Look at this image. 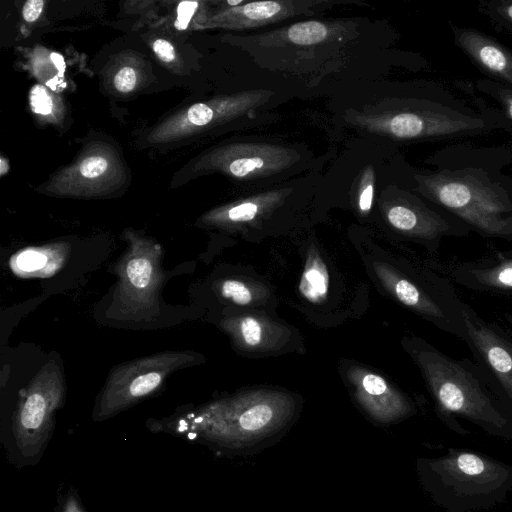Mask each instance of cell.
<instances>
[{
  "mask_svg": "<svg viewBox=\"0 0 512 512\" xmlns=\"http://www.w3.org/2000/svg\"><path fill=\"white\" fill-rule=\"evenodd\" d=\"M222 326L239 344L250 349L263 347L269 341V332L272 331L267 323L254 316L226 319L222 322Z\"/></svg>",
  "mask_w": 512,
  "mask_h": 512,
  "instance_id": "9a60e30c",
  "label": "cell"
},
{
  "mask_svg": "<svg viewBox=\"0 0 512 512\" xmlns=\"http://www.w3.org/2000/svg\"><path fill=\"white\" fill-rule=\"evenodd\" d=\"M272 416L273 412L268 404H256L240 415L239 424L246 430H257L265 426Z\"/></svg>",
  "mask_w": 512,
  "mask_h": 512,
  "instance_id": "44dd1931",
  "label": "cell"
},
{
  "mask_svg": "<svg viewBox=\"0 0 512 512\" xmlns=\"http://www.w3.org/2000/svg\"><path fill=\"white\" fill-rule=\"evenodd\" d=\"M310 3L292 1H257L230 7L220 14L221 23L234 28H251L278 22L304 12Z\"/></svg>",
  "mask_w": 512,
  "mask_h": 512,
  "instance_id": "7c38bea8",
  "label": "cell"
},
{
  "mask_svg": "<svg viewBox=\"0 0 512 512\" xmlns=\"http://www.w3.org/2000/svg\"><path fill=\"white\" fill-rule=\"evenodd\" d=\"M287 38L295 44H314L327 37L328 29L324 23L308 21L297 23L287 29Z\"/></svg>",
  "mask_w": 512,
  "mask_h": 512,
  "instance_id": "e0dca14e",
  "label": "cell"
},
{
  "mask_svg": "<svg viewBox=\"0 0 512 512\" xmlns=\"http://www.w3.org/2000/svg\"><path fill=\"white\" fill-rule=\"evenodd\" d=\"M415 178L424 197L471 229L512 241V197L482 172L445 170Z\"/></svg>",
  "mask_w": 512,
  "mask_h": 512,
  "instance_id": "7a4b0ae2",
  "label": "cell"
},
{
  "mask_svg": "<svg viewBox=\"0 0 512 512\" xmlns=\"http://www.w3.org/2000/svg\"><path fill=\"white\" fill-rule=\"evenodd\" d=\"M407 348L442 410L488 429L504 430L511 426L500 406L501 400L477 363L451 358L419 338L409 339Z\"/></svg>",
  "mask_w": 512,
  "mask_h": 512,
  "instance_id": "6da1fadb",
  "label": "cell"
},
{
  "mask_svg": "<svg viewBox=\"0 0 512 512\" xmlns=\"http://www.w3.org/2000/svg\"><path fill=\"white\" fill-rule=\"evenodd\" d=\"M450 464L461 475L467 477H488L491 474V468H494V466L488 465L482 458L470 453L460 454Z\"/></svg>",
  "mask_w": 512,
  "mask_h": 512,
  "instance_id": "ac0fdd59",
  "label": "cell"
},
{
  "mask_svg": "<svg viewBox=\"0 0 512 512\" xmlns=\"http://www.w3.org/2000/svg\"><path fill=\"white\" fill-rule=\"evenodd\" d=\"M458 284L483 293L512 297V253L497 252L494 256L467 261L449 268Z\"/></svg>",
  "mask_w": 512,
  "mask_h": 512,
  "instance_id": "30bf717a",
  "label": "cell"
},
{
  "mask_svg": "<svg viewBox=\"0 0 512 512\" xmlns=\"http://www.w3.org/2000/svg\"><path fill=\"white\" fill-rule=\"evenodd\" d=\"M44 7L42 0H29L27 1L22 10L23 18L27 22H34L39 18Z\"/></svg>",
  "mask_w": 512,
  "mask_h": 512,
  "instance_id": "4316f807",
  "label": "cell"
},
{
  "mask_svg": "<svg viewBox=\"0 0 512 512\" xmlns=\"http://www.w3.org/2000/svg\"><path fill=\"white\" fill-rule=\"evenodd\" d=\"M201 358L188 350L163 351L116 365L99 394V414L111 415L152 396L172 373L198 364Z\"/></svg>",
  "mask_w": 512,
  "mask_h": 512,
  "instance_id": "277c9868",
  "label": "cell"
},
{
  "mask_svg": "<svg viewBox=\"0 0 512 512\" xmlns=\"http://www.w3.org/2000/svg\"><path fill=\"white\" fill-rule=\"evenodd\" d=\"M66 381L55 360L44 364L24 390L16 412L18 428L35 432L49 424L53 412L63 403Z\"/></svg>",
  "mask_w": 512,
  "mask_h": 512,
  "instance_id": "9c48e42d",
  "label": "cell"
},
{
  "mask_svg": "<svg viewBox=\"0 0 512 512\" xmlns=\"http://www.w3.org/2000/svg\"><path fill=\"white\" fill-rule=\"evenodd\" d=\"M374 174L372 170L365 171V176L360 179L357 193V206L362 214H367L372 207L374 198Z\"/></svg>",
  "mask_w": 512,
  "mask_h": 512,
  "instance_id": "603a6c76",
  "label": "cell"
},
{
  "mask_svg": "<svg viewBox=\"0 0 512 512\" xmlns=\"http://www.w3.org/2000/svg\"><path fill=\"white\" fill-rule=\"evenodd\" d=\"M485 13L497 23L512 30V1L496 0L485 3Z\"/></svg>",
  "mask_w": 512,
  "mask_h": 512,
  "instance_id": "cb8c5ba5",
  "label": "cell"
},
{
  "mask_svg": "<svg viewBox=\"0 0 512 512\" xmlns=\"http://www.w3.org/2000/svg\"><path fill=\"white\" fill-rule=\"evenodd\" d=\"M5 167H7L5 165V161H4V159H1V171H0L1 175H4L7 172V168H5Z\"/></svg>",
  "mask_w": 512,
  "mask_h": 512,
  "instance_id": "83f0119b",
  "label": "cell"
},
{
  "mask_svg": "<svg viewBox=\"0 0 512 512\" xmlns=\"http://www.w3.org/2000/svg\"><path fill=\"white\" fill-rule=\"evenodd\" d=\"M220 295L237 305H249L254 299V291L246 283L237 279H226L219 285Z\"/></svg>",
  "mask_w": 512,
  "mask_h": 512,
  "instance_id": "d6986e66",
  "label": "cell"
},
{
  "mask_svg": "<svg viewBox=\"0 0 512 512\" xmlns=\"http://www.w3.org/2000/svg\"><path fill=\"white\" fill-rule=\"evenodd\" d=\"M70 245L64 242L28 247L11 256L9 265L20 277H50L67 262Z\"/></svg>",
  "mask_w": 512,
  "mask_h": 512,
  "instance_id": "5bb4252c",
  "label": "cell"
},
{
  "mask_svg": "<svg viewBox=\"0 0 512 512\" xmlns=\"http://www.w3.org/2000/svg\"><path fill=\"white\" fill-rule=\"evenodd\" d=\"M294 187L295 185L281 186L277 189L252 195L210 212L203 218V221L209 225L222 227L250 223L262 216L265 211L271 210L274 206L282 203L284 197L291 194Z\"/></svg>",
  "mask_w": 512,
  "mask_h": 512,
  "instance_id": "4fadbf2b",
  "label": "cell"
},
{
  "mask_svg": "<svg viewBox=\"0 0 512 512\" xmlns=\"http://www.w3.org/2000/svg\"><path fill=\"white\" fill-rule=\"evenodd\" d=\"M456 45L483 71L512 86V52L473 28L451 25Z\"/></svg>",
  "mask_w": 512,
  "mask_h": 512,
  "instance_id": "8fae6325",
  "label": "cell"
},
{
  "mask_svg": "<svg viewBox=\"0 0 512 512\" xmlns=\"http://www.w3.org/2000/svg\"><path fill=\"white\" fill-rule=\"evenodd\" d=\"M489 322L462 302L463 340L498 398L512 405V316Z\"/></svg>",
  "mask_w": 512,
  "mask_h": 512,
  "instance_id": "5b68a950",
  "label": "cell"
},
{
  "mask_svg": "<svg viewBox=\"0 0 512 512\" xmlns=\"http://www.w3.org/2000/svg\"><path fill=\"white\" fill-rule=\"evenodd\" d=\"M385 216L396 230L423 240L430 249L437 248L443 237H462L471 228L447 212H440L425 205L418 198L406 193L386 205Z\"/></svg>",
  "mask_w": 512,
  "mask_h": 512,
  "instance_id": "52a82bcc",
  "label": "cell"
},
{
  "mask_svg": "<svg viewBox=\"0 0 512 512\" xmlns=\"http://www.w3.org/2000/svg\"><path fill=\"white\" fill-rule=\"evenodd\" d=\"M123 254L112 266L117 276L113 307L131 320H151L160 311L159 295L164 283L163 249L159 243L126 230Z\"/></svg>",
  "mask_w": 512,
  "mask_h": 512,
  "instance_id": "3957f363",
  "label": "cell"
},
{
  "mask_svg": "<svg viewBox=\"0 0 512 512\" xmlns=\"http://www.w3.org/2000/svg\"><path fill=\"white\" fill-rule=\"evenodd\" d=\"M329 276L320 258L314 257L307 262L300 281V292L308 300L317 302L325 298L328 291Z\"/></svg>",
  "mask_w": 512,
  "mask_h": 512,
  "instance_id": "2e32d148",
  "label": "cell"
},
{
  "mask_svg": "<svg viewBox=\"0 0 512 512\" xmlns=\"http://www.w3.org/2000/svg\"><path fill=\"white\" fill-rule=\"evenodd\" d=\"M153 51L163 62H172L175 58V51L172 44L165 39H157L153 43Z\"/></svg>",
  "mask_w": 512,
  "mask_h": 512,
  "instance_id": "484cf974",
  "label": "cell"
},
{
  "mask_svg": "<svg viewBox=\"0 0 512 512\" xmlns=\"http://www.w3.org/2000/svg\"><path fill=\"white\" fill-rule=\"evenodd\" d=\"M109 164L106 157L99 154L87 156L78 165V174L84 180H94L105 174Z\"/></svg>",
  "mask_w": 512,
  "mask_h": 512,
  "instance_id": "7402d4cb",
  "label": "cell"
},
{
  "mask_svg": "<svg viewBox=\"0 0 512 512\" xmlns=\"http://www.w3.org/2000/svg\"><path fill=\"white\" fill-rule=\"evenodd\" d=\"M136 82V71L128 66L121 68L114 77V86L122 93L132 91L136 86Z\"/></svg>",
  "mask_w": 512,
  "mask_h": 512,
  "instance_id": "d4e9b609",
  "label": "cell"
},
{
  "mask_svg": "<svg viewBox=\"0 0 512 512\" xmlns=\"http://www.w3.org/2000/svg\"><path fill=\"white\" fill-rule=\"evenodd\" d=\"M220 169L250 185L272 183L300 170L298 150L274 143L246 142L229 145L219 152Z\"/></svg>",
  "mask_w": 512,
  "mask_h": 512,
  "instance_id": "8992f818",
  "label": "cell"
},
{
  "mask_svg": "<svg viewBox=\"0 0 512 512\" xmlns=\"http://www.w3.org/2000/svg\"><path fill=\"white\" fill-rule=\"evenodd\" d=\"M264 97L259 91H250L216 99L209 103L193 104L161 124L151 134V138L154 142L170 141L210 124L233 120L240 115L249 113Z\"/></svg>",
  "mask_w": 512,
  "mask_h": 512,
  "instance_id": "ba28073f",
  "label": "cell"
},
{
  "mask_svg": "<svg viewBox=\"0 0 512 512\" xmlns=\"http://www.w3.org/2000/svg\"><path fill=\"white\" fill-rule=\"evenodd\" d=\"M478 89L495 98L512 121V86L497 80L484 79L478 82Z\"/></svg>",
  "mask_w": 512,
  "mask_h": 512,
  "instance_id": "ffe728a7",
  "label": "cell"
}]
</instances>
